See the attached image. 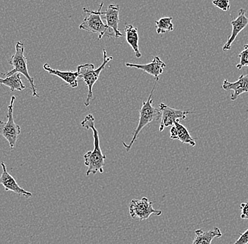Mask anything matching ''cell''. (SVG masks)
<instances>
[{
    "mask_svg": "<svg viewBox=\"0 0 248 244\" xmlns=\"http://www.w3.org/2000/svg\"><path fill=\"white\" fill-rule=\"evenodd\" d=\"M24 44L21 42H17L15 47V53L11 57L9 60V65L13 66L14 69L7 74H3L4 77H10L16 73L22 74L27 79L31 85V89L32 91V96L39 98L38 92L35 88V83H34L33 77H31L28 70V60L24 56Z\"/></svg>",
    "mask_w": 248,
    "mask_h": 244,
    "instance_id": "cell-4",
    "label": "cell"
},
{
    "mask_svg": "<svg viewBox=\"0 0 248 244\" xmlns=\"http://www.w3.org/2000/svg\"><path fill=\"white\" fill-rule=\"evenodd\" d=\"M161 114V123L159 126V130L163 131L167 127H172L176 122L184 120L187 118V115L193 114L192 112L184 111V110H176L161 103L159 107Z\"/></svg>",
    "mask_w": 248,
    "mask_h": 244,
    "instance_id": "cell-8",
    "label": "cell"
},
{
    "mask_svg": "<svg viewBox=\"0 0 248 244\" xmlns=\"http://www.w3.org/2000/svg\"><path fill=\"white\" fill-rule=\"evenodd\" d=\"M104 60L102 65L97 68L94 69V65L93 64H85V65H79L77 67V72L78 74V78L81 79L84 81L85 85L88 88V97L85 101V105L88 107L93 99V88L94 84L97 81L100 77L101 72L105 69V66L108 62L113 60L112 57H108L107 54L106 49H103Z\"/></svg>",
    "mask_w": 248,
    "mask_h": 244,
    "instance_id": "cell-3",
    "label": "cell"
},
{
    "mask_svg": "<svg viewBox=\"0 0 248 244\" xmlns=\"http://www.w3.org/2000/svg\"><path fill=\"white\" fill-rule=\"evenodd\" d=\"M0 79H1V78H0Z\"/></svg>",
    "mask_w": 248,
    "mask_h": 244,
    "instance_id": "cell-24",
    "label": "cell"
},
{
    "mask_svg": "<svg viewBox=\"0 0 248 244\" xmlns=\"http://www.w3.org/2000/svg\"><path fill=\"white\" fill-rule=\"evenodd\" d=\"M212 4L215 7L221 9V11H224V12L229 10L231 7L229 0H213Z\"/></svg>",
    "mask_w": 248,
    "mask_h": 244,
    "instance_id": "cell-21",
    "label": "cell"
},
{
    "mask_svg": "<svg viewBox=\"0 0 248 244\" xmlns=\"http://www.w3.org/2000/svg\"><path fill=\"white\" fill-rule=\"evenodd\" d=\"M240 58L239 64L236 65L238 69H241L245 66H248V44L245 45L244 49L238 55Z\"/></svg>",
    "mask_w": 248,
    "mask_h": 244,
    "instance_id": "cell-20",
    "label": "cell"
},
{
    "mask_svg": "<svg viewBox=\"0 0 248 244\" xmlns=\"http://www.w3.org/2000/svg\"><path fill=\"white\" fill-rule=\"evenodd\" d=\"M172 17H164L158 21H155L156 28V33L163 34L167 32H171L174 29Z\"/></svg>",
    "mask_w": 248,
    "mask_h": 244,
    "instance_id": "cell-19",
    "label": "cell"
},
{
    "mask_svg": "<svg viewBox=\"0 0 248 244\" xmlns=\"http://www.w3.org/2000/svg\"><path fill=\"white\" fill-rule=\"evenodd\" d=\"M156 83H157V81H156V83H155L154 87H153V90H152L151 93H150V96L147 98V100L143 102V103H142V106L141 107L140 110L139 124H138L137 128L136 129V130H135L134 133H133V136L132 138L131 143L128 145V144H125L124 142L123 143L124 147H125L127 152L130 151L132 146L136 142L138 136H139V133H140L142 129L145 128L150 123L157 122V121L161 119L162 114H161L160 110H159V108L157 109L153 106V93H154Z\"/></svg>",
    "mask_w": 248,
    "mask_h": 244,
    "instance_id": "cell-2",
    "label": "cell"
},
{
    "mask_svg": "<svg viewBox=\"0 0 248 244\" xmlns=\"http://www.w3.org/2000/svg\"><path fill=\"white\" fill-rule=\"evenodd\" d=\"M233 244H248V229L244 233L240 234L238 240Z\"/></svg>",
    "mask_w": 248,
    "mask_h": 244,
    "instance_id": "cell-23",
    "label": "cell"
},
{
    "mask_svg": "<svg viewBox=\"0 0 248 244\" xmlns=\"http://www.w3.org/2000/svg\"><path fill=\"white\" fill-rule=\"evenodd\" d=\"M240 208L242 212L240 218L242 220H248V203H241Z\"/></svg>",
    "mask_w": 248,
    "mask_h": 244,
    "instance_id": "cell-22",
    "label": "cell"
},
{
    "mask_svg": "<svg viewBox=\"0 0 248 244\" xmlns=\"http://www.w3.org/2000/svg\"><path fill=\"white\" fill-rule=\"evenodd\" d=\"M95 119L92 114L87 115L81 122V126L86 130H91L94 138V149L84 155L85 165L88 167L86 176L102 174L104 172L106 155H103L100 147V136L95 127Z\"/></svg>",
    "mask_w": 248,
    "mask_h": 244,
    "instance_id": "cell-1",
    "label": "cell"
},
{
    "mask_svg": "<svg viewBox=\"0 0 248 244\" xmlns=\"http://www.w3.org/2000/svg\"><path fill=\"white\" fill-rule=\"evenodd\" d=\"M125 66L142 70L150 75L153 76L156 81H158L159 79V76L162 74L163 71H164V69H165L167 65L161 60V59L158 56H156L150 63L145 64V65L125 63Z\"/></svg>",
    "mask_w": 248,
    "mask_h": 244,
    "instance_id": "cell-11",
    "label": "cell"
},
{
    "mask_svg": "<svg viewBox=\"0 0 248 244\" xmlns=\"http://www.w3.org/2000/svg\"><path fill=\"white\" fill-rule=\"evenodd\" d=\"M222 88L225 91H233L231 96V99L235 101L240 95L248 92V74L240 76L238 80L233 83L225 79L223 82Z\"/></svg>",
    "mask_w": 248,
    "mask_h": 244,
    "instance_id": "cell-13",
    "label": "cell"
},
{
    "mask_svg": "<svg viewBox=\"0 0 248 244\" xmlns=\"http://www.w3.org/2000/svg\"><path fill=\"white\" fill-rule=\"evenodd\" d=\"M129 213L132 219L139 218L140 221L147 220L152 214L156 216L162 215V212L153 208V203L150 202L146 197L140 200L133 199L129 205Z\"/></svg>",
    "mask_w": 248,
    "mask_h": 244,
    "instance_id": "cell-7",
    "label": "cell"
},
{
    "mask_svg": "<svg viewBox=\"0 0 248 244\" xmlns=\"http://www.w3.org/2000/svg\"><path fill=\"white\" fill-rule=\"evenodd\" d=\"M119 12L120 7L118 4H111L108 6L106 12H101V15H103L106 20V25L108 29L113 30V35L116 38H119L123 37L124 35L119 30Z\"/></svg>",
    "mask_w": 248,
    "mask_h": 244,
    "instance_id": "cell-12",
    "label": "cell"
},
{
    "mask_svg": "<svg viewBox=\"0 0 248 244\" xmlns=\"http://www.w3.org/2000/svg\"><path fill=\"white\" fill-rule=\"evenodd\" d=\"M170 138L172 140H178L184 144H187L190 146H195L196 143L189 133L187 129L180 122H176L174 125L172 126L170 130Z\"/></svg>",
    "mask_w": 248,
    "mask_h": 244,
    "instance_id": "cell-14",
    "label": "cell"
},
{
    "mask_svg": "<svg viewBox=\"0 0 248 244\" xmlns=\"http://www.w3.org/2000/svg\"><path fill=\"white\" fill-rule=\"evenodd\" d=\"M246 9H240L238 12V17L232 21L231 24L232 26V35L229 37L227 41L223 46V50L224 52L230 50L233 42L235 41L237 36L239 35L240 32L246 28L248 25V18L246 15Z\"/></svg>",
    "mask_w": 248,
    "mask_h": 244,
    "instance_id": "cell-10",
    "label": "cell"
},
{
    "mask_svg": "<svg viewBox=\"0 0 248 244\" xmlns=\"http://www.w3.org/2000/svg\"><path fill=\"white\" fill-rule=\"evenodd\" d=\"M195 234L192 244H212L214 239L222 237V232L218 228H215L207 231H204L202 229H197Z\"/></svg>",
    "mask_w": 248,
    "mask_h": 244,
    "instance_id": "cell-16",
    "label": "cell"
},
{
    "mask_svg": "<svg viewBox=\"0 0 248 244\" xmlns=\"http://www.w3.org/2000/svg\"><path fill=\"white\" fill-rule=\"evenodd\" d=\"M0 84L6 85L10 88V91H21L26 88V85L21 81V74L16 73L10 77H6L5 79H0Z\"/></svg>",
    "mask_w": 248,
    "mask_h": 244,
    "instance_id": "cell-18",
    "label": "cell"
},
{
    "mask_svg": "<svg viewBox=\"0 0 248 244\" xmlns=\"http://www.w3.org/2000/svg\"><path fill=\"white\" fill-rule=\"evenodd\" d=\"M15 99V96L11 98L10 104L8 106L7 122L0 121V135L7 140L12 150L15 149L17 139L21 132V127L16 124L14 119V103Z\"/></svg>",
    "mask_w": 248,
    "mask_h": 244,
    "instance_id": "cell-6",
    "label": "cell"
},
{
    "mask_svg": "<svg viewBox=\"0 0 248 244\" xmlns=\"http://www.w3.org/2000/svg\"><path fill=\"white\" fill-rule=\"evenodd\" d=\"M43 69L51 75L57 76V77L60 78L71 88H76L78 85V74L77 71H62L60 70L53 69L50 67L49 64L46 63L43 65Z\"/></svg>",
    "mask_w": 248,
    "mask_h": 244,
    "instance_id": "cell-15",
    "label": "cell"
},
{
    "mask_svg": "<svg viewBox=\"0 0 248 244\" xmlns=\"http://www.w3.org/2000/svg\"><path fill=\"white\" fill-rule=\"evenodd\" d=\"M124 31L125 32V39H126L127 43L134 51L136 57L138 59L142 57V54H141L139 49V30H138L137 28L134 27L133 25L128 24L125 26Z\"/></svg>",
    "mask_w": 248,
    "mask_h": 244,
    "instance_id": "cell-17",
    "label": "cell"
},
{
    "mask_svg": "<svg viewBox=\"0 0 248 244\" xmlns=\"http://www.w3.org/2000/svg\"><path fill=\"white\" fill-rule=\"evenodd\" d=\"M104 3H101L99 9L94 11L91 10L88 8H83V12L86 14V16L81 24L79 26L80 30L98 34V40L103 38L107 31L109 29L108 26L103 23L101 18V9Z\"/></svg>",
    "mask_w": 248,
    "mask_h": 244,
    "instance_id": "cell-5",
    "label": "cell"
},
{
    "mask_svg": "<svg viewBox=\"0 0 248 244\" xmlns=\"http://www.w3.org/2000/svg\"><path fill=\"white\" fill-rule=\"evenodd\" d=\"M1 166L2 167V173L0 177V184L4 186L6 191H12L21 196L29 198L32 197V193L22 189L16 181L15 179L8 172L5 163L1 162Z\"/></svg>",
    "mask_w": 248,
    "mask_h": 244,
    "instance_id": "cell-9",
    "label": "cell"
}]
</instances>
